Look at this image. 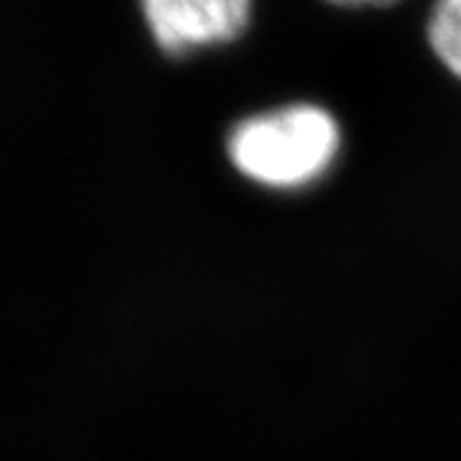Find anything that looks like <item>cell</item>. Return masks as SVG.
I'll use <instances>...</instances> for the list:
<instances>
[{"label":"cell","mask_w":461,"mask_h":461,"mask_svg":"<svg viewBox=\"0 0 461 461\" xmlns=\"http://www.w3.org/2000/svg\"><path fill=\"white\" fill-rule=\"evenodd\" d=\"M346 154V126L329 103L287 98L236 115L223 159L239 180L267 195H305L333 177Z\"/></svg>","instance_id":"1"},{"label":"cell","mask_w":461,"mask_h":461,"mask_svg":"<svg viewBox=\"0 0 461 461\" xmlns=\"http://www.w3.org/2000/svg\"><path fill=\"white\" fill-rule=\"evenodd\" d=\"M262 0H139L154 50L172 62L239 47L254 32Z\"/></svg>","instance_id":"2"},{"label":"cell","mask_w":461,"mask_h":461,"mask_svg":"<svg viewBox=\"0 0 461 461\" xmlns=\"http://www.w3.org/2000/svg\"><path fill=\"white\" fill-rule=\"evenodd\" d=\"M423 44L436 67L461 87V0H429Z\"/></svg>","instance_id":"3"},{"label":"cell","mask_w":461,"mask_h":461,"mask_svg":"<svg viewBox=\"0 0 461 461\" xmlns=\"http://www.w3.org/2000/svg\"><path fill=\"white\" fill-rule=\"evenodd\" d=\"M330 11H344V14H366V11H393L402 5L405 0H318Z\"/></svg>","instance_id":"4"}]
</instances>
